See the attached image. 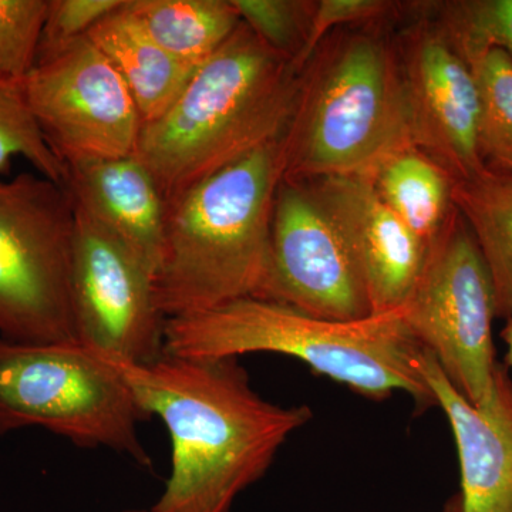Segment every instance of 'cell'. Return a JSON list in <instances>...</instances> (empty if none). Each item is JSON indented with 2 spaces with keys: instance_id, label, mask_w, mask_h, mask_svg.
Masks as SVG:
<instances>
[{
  "instance_id": "d6986e66",
  "label": "cell",
  "mask_w": 512,
  "mask_h": 512,
  "mask_svg": "<svg viewBox=\"0 0 512 512\" xmlns=\"http://www.w3.org/2000/svg\"><path fill=\"white\" fill-rule=\"evenodd\" d=\"M144 30L175 59L198 67L241 25L232 0H127Z\"/></svg>"
},
{
  "instance_id": "ba28073f",
  "label": "cell",
  "mask_w": 512,
  "mask_h": 512,
  "mask_svg": "<svg viewBox=\"0 0 512 512\" xmlns=\"http://www.w3.org/2000/svg\"><path fill=\"white\" fill-rule=\"evenodd\" d=\"M402 313L413 338L457 392L474 406L487 403L500 367L493 339L494 288L476 239L456 208L426 249Z\"/></svg>"
},
{
  "instance_id": "5b68a950",
  "label": "cell",
  "mask_w": 512,
  "mask_h": 512,
  "mask_svg": "<svg viewBox=\"0 0 512 512\" xmlns=\"http://www.w3.org/2000/svg\"><path fill=\"white\" fill-rule=\"evenodd\" d=\"M279 140L194 185L167 207L154 295L165 318L266 298Z\"/></svg>"
},
{
  "instance_id": "603a6c76",
  "label": "cell",
  "mask_w": 512,
  "mask_h": 512,
  "mask_svg": "<svg viewBox=\"0 0 512 512\" xmlns=\"http://www.w3.org/2000/svg\"><path fill=\"white\" fill-rule=\"evenodd\" d=\"M232 3L242 22L262 42L302 69L316 0H232Z\"/></svg>"
},
{
  "instance_id": "83f0119b",
  "label": "cell",
  "mask_w": 512,
  "mask_h": 512,
  "mask_svg": "<svg viewBox=\"0 0 512 512\" xmlns=\"http://www.w3.org/2000/svg\"><path fill=\"white\" fill-rule=\"evenodd\" d=\"M121 512H156V511H153L151 510H126V511H121Z\"/></svg>"
},
{
  "instance_id": "7c38bea8",
  "label": "cell",
  "mask_w": 512,
  "mask_h": 512,
  "mask_svg": "<svg viewBox=\"0 0 512 512\" xmlns=\"http://www.w3.org/2000/svg\"><path fill=\"white\" fill-rule=\"evenodd\" d=\"M265 299L336 322L373 315L348 248L308 187L298 181L281 180L276 190Z\"/></svg>"
},
{
  "instance_id": "4316f807",
  "label": "cell",
  "mask_w": 512,
  "mask_h": 512,
  "mask_svg": "<svg viewBox=\"0 0 512 512\" xmlns=\"http://www.w3.org/2000/svg\"><path fill=\"white\" fill-rule=\"evenodd\" d=\"M501 336H503L505 345H507L508 365L512 367V318L507 319V323H505V328L503 332H501Z\"/></svg>"
},
{
  "instance_id": "7402d4cb",
  "label": "cell",
  "mask_w": 512,
  "mask_h": 512,
  "mask_svg": "<svg viewBox=\"0 0 512 512\" xmlns=\"http://www.w3.org/2000/svg\"><path fill=\"white\" fill-rule=\"evenodd\" d=\"M427 6L461 56L498 47L512 59V0H451Z\"/></svg>"
},
{
  "instance_id": "4fadbf2b",
  "label": "cell",
  "mask_w": 512,
  "mask_h": 512,
  "mask_svg": "<svg viewBox=\"0 0 512 512\" xmlns=\"http://www.w3.org/2000/svg\"><path fill=\"white\" fill-rule=\"evenodd\" d=\"M355 262L373 315L400 311L419 279L426 248L367 177L303 181Z\"/></svg>"
},
{
  "instance_id": "3957f363",
  "label": "cell",
  "mask_w": 512,
  "mask_h": 512,
  "mask_svg": "<svg viewBox=\"0 0 512 512\" xmlns=\"http://www.w3.org/2000/svg\"><path fill=\"white\" fill-rule=\"evenodd\" d=\"M301 69L241 22L170 107L144 124L134 156L150 171L165 204L205 178L281 140Z\"/></svg>"
},
{
  "instance_id": "44dd1931",
  "label": "cell",
  "mask_w": 512,
  "mask_h": 512,
  "mask_svg": "<svg viewBox=\"0 0 512 512\" xmlns=\"http://www.w3.org/2000/svg\"><path fill=\"white\" fill-rule=\"evenodd\" d=\"M13 157H23L37 174L62 184L64 165L43 136L26 96L25 80L0 77V175Z\"/></svg>"
},
{
  "instance_id": "9a60e30c",
  "label": "cell",
  "mask_w": 512,
  "mask_h": 512,
  "mask_svg": "<svg viewBox=\"0 0 512 512\" xmlns=\"http://www.w3.org/2000/svg\"><path fill=\"white\" fill-rule=\"evenodd\" d=\"M63 185L74 207L120 239L156 279L167 204L143 163L136 156L69 161Z\"/></svg>"
},
{
  "instance_id": "2e32d148",
  "label": "cell",
  "mask_w": 512,
  "mask_h": 512,
  "mask_svg": "<svg viewBox=\"0 0 512 512\" xmlns=\"http://www.w3.org/2000/svg\"><path fill=\"white\" fill-rule=\"evenodd\" d=\"M87 36L120 74L143 126L158 119L173 104L197 69L175 59L154 42L131 15L127 0Z\"/></svg>"
},
{
  "instance_id": "ffe728a7",
  "label": "cell",
  "mask_w": 512,
  "mask_h": 512,
  "mask_svg": "<svg viewBox=\"0 0 512 512\" xmlns=\"http://www.w3.org/2000/svg\"><path fill=\"white\" fill-rule=\"evenodd\" d=\"M461 57L477 84L478 156L484 170L512 174V59L498 47Z\"/></svg>"
},
{
  "instance_id": "277c9868",
  "label": "cell",
  "mask_w": 512,
  "mask_h": 512,
  "mask_svg": "<svg viewBox=\"0 0 512 512\" xmlns=\"http://www.w3.org/2000/svg\"><path fill=\"white\" fill-rule=\"evenodd\" d=\"M420 352L402 309L336 322L271 299L245 298L165 322L168 355L238 359L278 353L301 360L360 396L380 400L404 392L420 407L436 406L417 366Z\"/></svg>"
},
{
  "instance_id": "7a4b0ae2",
  "label": "cell",
  "mask_w": 512,
  "mask_h": 512,
  "mask_svg": "<svg viewBox=\"0 0 512 512\" xmlns=\"http://www.w3.org/2000/svg\"><path fill=\"white\" fill-rule=\"evenodd\" d=\"M407 10L333 30L313 50L279 140L282 180L370 178L387 158L416 146L397 45Z\"/></svg>"
},
{
  "instance_id": "484cf974",
  "label": "cell",
  "mask_w": 512,
  "mask_h": 512,
  "mask_svg": "<svg viewBox=\"0 0 512 512\" xmlns=\"http://www.w3.org/2000/svg\"><path fill=\"white\" fill-rule=\"evenodd\" d=\"M407 6L409 2L392 0H316L305 63L333 30L396 18L406 12Z\"/></svg>"
},
{
  "instance_id": "5bb4252c",
  "label": "cell",
  "mask_w": 512,
  "mask_h": 512,
  "mask_svg": "<svg viewBox=\"0 0 512 512\" xmlns=\"http://www.w3.org/2000/svg\"><path fill=\"white\" fill-rule=\"evenodd\" d=\"M419 370L447 416L461 473L460 512H512V380L498 367L493 396L474 406L421 348Z\"/></svg>"
},
{
  "instance_id": "52a82bcc",
  "label": "cell",
  "mask_w": 512,
  "mask_h": 512,
  "mask_svg": "<svg viewBox=\"0 0 512 512\" xmlns=\"http://www.w3.org/2000/svg\"><path fill=\"white\" fill-rule=\"evenodd\" d=\"M74 229L64 185L30 173L0 180V339L77 342Z\"/></svg>"
},
{
  "instance_id": "6da1fadb",
  "label": "cell",
  "mask_w": 512,
  "mask_h": 512,
  "mask_svg": "<svg viewBox=\"0 0 512 512\" xmlns=\"http://www.w3.org/2000/svg\"><path fill=\"white\" fill-rule=\"evenodd\" d=\"M97 353V352H96ZM100 355V353H97ZM147 417L171 439V471L156 512H229L265 476L289 437L312 420L311 407L264 399L238 359L164 353L151 363L104 356Z\"/></svg>"
},
{
  "instance_id": "cb8c5ba5",
  "label": "cell",
  "mask_w": 512,
  "mask_h": 512,
  "mask_svg": "<svg viewBox=\"0 0 512 512\" xmlns=\"http://www.w3.org/2000/svg\"><path fill=\"white\" fill-rule=\"evenodd\" d=\"M47 0H0V77L23 82L35 69Z\"/></svg>"
},
{
  "instance_id": "8fae6325",
  "label": "cell",
  "mask_w": 512,
  "mask_h": 512,
  "mask_svg": "<svg viewBox=\"0 0 512 512\" xmlns=\"http://www.w3.org/2000/svg\"><path fill=\"white\" fill-rule=\"evenodd\" d=\"M397 45L412 107L416 146L454 181L484 171L478 156L480 99L473 72L454 49L427 2H410Z\"/></svg>"
},
{
  "instance_id": "d4e9b609",
  "label": "cell",
  "mask_w": 512,
  "mask_h": 512,
  "mask_svg": "<svg viewBox=\"0 0 512 512\" xmlns=\"http://www.w3.org/2000/svg\"><path fill=\"white\" fill-rule=\"evenodd\" d=\"M124 2L126 0H47L37 59L89 35L97 23L121 8Z\"/></svg>"
},
{
  "instance_id": "ac0fdd59",
  "label": "cell",
  "mask_w": 512,
  "mask_h": 512,
  "mask_svg": "<svg viewBox=\"0 0 512 512\" xmlns=\"http://www.w3.org/2000/svg\"><path fill=\"white\" fill-rule=\"evenodd\" d=\"M453 204L490 272L497 318H512V174L484 170L456 181Z\"/></svg>"
},
{
  "instance_id": "9c48e42d",
  "label": "cell",
  "mask_w": 512,
  "mask_h": 512,
  "mask_svg": "<svg viewBox=\"0 0 512 512\" xmlns=\"http://www.w3.org/2000/svg\"><path fill=\"white\" fill-rule=\"evenodd\" d=\"M25 90L63 165L136 153L143 120L120 74L89 36L40 56Z\"/></svg>"
},
{
  "instance_id": "e0dca14e",
  "label": "cell",
  "mask_w": 512,
  "mask_h": 512,
  "mask_svg": "<svg viewBox=\"0 0 512 512\" xmlns=\"http://www.w3.org/2000/svg\"><path fill=\"white\" fill-rule=\"evenodd\" d=\"M377 194L429 248L453 214L454 178L419 147L393 154L370 177Z\"/></svg>"
},
{
  "instance_id": "30bf717a",
  "label": "cell",
  "mask_w": 512,
  "mask_h": 512,
  "mask_svg": "<svg viewBox=\"0 0 512 512\" xmlns=\"http://www.w3.org/2000/svg\"><path fill=\"white\" fill-rule=\"evenodd\" d=\"M72 299L77 342L100 355L151 363L164 355L165 322L154 276L130 248L79 208Z\"/></svg>"
},
{
  "instance_id": "8992f818",
  "label": "cell",
  "mask_w": 512,
  "mask_h": 512,
  "mask_svg": "<svg viewBox=\"0 0 512 512\" xmlns=\"http://www.w3.org/2000/svg\"><path fill=\"white\" fill-rule=\"evenodd\" d=\"M146 419L119 373L79 342L0 339V436L42 427L76 446L109 448L148 467L138 436Z\"/></svg>"
}]
</instances>
